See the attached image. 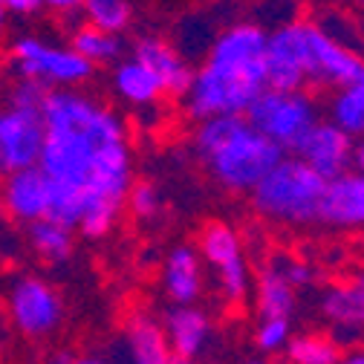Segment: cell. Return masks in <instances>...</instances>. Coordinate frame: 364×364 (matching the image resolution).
Instances as JSON below:
<instances>
[{
  "instance_id": "1",
  "label": "cell",
  "mask_w": 364,
  "mask_h": 364,
  "mask_svg": "<svg viewBox=\"0 0 364 364\" xmlns=\"http://www.w3.org/2000/svg\"><path fill=\"white\" fill-rule=\"evenodd\" d=\"M43 148L38 168L55 182L84 186L99 151L124 139V122L78 90H50L43 102Z\"/></svg>"
},
{
  "instance_id": "2",
  "label": "cell",
  "mask_w": 364,
  "mask_h": 364,
  "mask_svg": "<svg viewBox=\"0 0 364 364\" xmlns=\"http://www.w3.org/2000/svg\"><path fill=\"white\" fill-rule=\"evenodd\" d=\"M266 90V29L235 23L217 35L205 64L194 73L186 93L194 122L211 116H243Z\"/></svg>"
},
{
  "instance_id": "3",
  "label": "cell",
  "mask_w": 364,
  "mask_h": 364,
  "mask_svg": "<svg viewBox=\"0 0 364 364\" xmlns=\"http://www.w3.org/2000/svg\"><path fill=\"white\" fill-rule=\"evenodd\" d=\"M327 182L301 156L287 154L252 188V203L260 217L287 225H306L318 220V205Z\"/></svg>"
},
{
  "instance_id": "4",
  "label": "cell",
  "mask_w": 364,
  "mask_h": 364,
  "mask_svg": "<svg viewBox=\"0 0 364 364\" xmlns=\"http://www.w3.org/2000/svg\"><path fill=\"white\" fill-rule=\"evenodd\" d=\"M284 156L287 154L275 142H269L263 133H257L243 119L235 127V133H229V139L211 156H205V162L220 186L232 191H252Z\"/></svg>"
},
{
  "instance_id": "5",
  "label": "cell",
  "mask_w": 364,
  "mask_h": 364,
  "mask_svg": "<svg viewBox=\"0 0 364 364\" xmlns=\"http://www.w3.org/2000/svg\"><path fill=\"white\" fill-rule=\"evenodd\" d=\"M243 119L263 133L269 142H275L284 154H295L306 133L318 124V105L306 90H263V93L246 107Z\"/></svg>"
},
{
  "instance_id": "6",
  "label": "cell",
  "mask_w": 364,
  "mask_h": 364,
  "mask_svg": "<svg viewBox=\"0 0 364 364\" xmlns=\"http://www.w3.org/2000/svg\"><path fill=\"white\" fill-rule=\"evenodd\" d=\"M9 67L15 78L38 81L47 90H75L93 78V64L84 61L70 47H53L43 38L21 35L9 47Z\"/></svg>"
},
{
  "instance_id": "7",
  "label": "cell",
  "mask_w": 364,
  "mask_h": 364,
  "mask_svg": "<svg viewBox=\"0 0 364 364\" xmlns=\"http://www.w3.org/2000/svg\"><path fill=\"white\" fill-rule=\"evenodd\" d=\"M43 148V113L35 107H0V176L32 168Z\"/></svg>"
},
{
  "instance_id": "8",
  "label": "cell",
  "mask_w": 364,
  "mask_h": 364,
  "mask_svg": "<svg viewBox=\"0 0 364 364\" xmlns=\"http://www.w3.org/2000/svg\"><path fill=\"white\" fill-rule=\"evenodd\" d=\"M306 84V21H289L266 32V87L304 90Z\"/></svg>"
},
{
  "instance_id": "9",
  "label": "cell",
  "mask_w": 364,
  "mask_h": 364,
  "mask_svg": "<svg viewBox=\"0 0 364 364\" xmlns=\"http://www.w3.org/2000/svg\"><path fill=\"white\" fill-rule=\"evenodd\" d=\"M9 309L15 327L29 338H47L64 321L61 295L41 278H18L9 295Z\"/></svg>"
},
{
  "instance_id": "10",
  "label": "cell",
  "mask_w": 364,
  "mask_h": 364,
  "mask_svg": "<svg viewBox=\"0 0 364 364\" xmlns=\"http://www.w3.org/2000/svg\"><path fill=\"white\" fill-rule=\"evenodd\" d=\"M203 257L214 266L220 289L229 301H243L249 292V266L243 260V246L232 225L208 223L200 235Z\"/></svg>"
},
{
  "instance_id": "11",
  "label": "cell",
  "mask_w": 364,
  "mask_h": 364,
  "mask_svg": "<svg viewBox=\"0 0 364 364\" xmlns=\"http://www.w3.org/2000/svg\"><path fill=\"white\" fill-rule=\"evenodd\" d=\"M364 61L336 41L327 29L306 21V81L347 87L358 78Z\"/></svg>"
},
{
  "instance_id": "12",
  "label": "cell",
  "mask_w": 364,
  "mask_h": 364,
  "mask_svg": "<svg viewBox=\"0 0 364 364\" xmlns=\"http://www.w3.org/2000/svg\"><path fill=\"white\" fill-rule=\"evenodd\" d=\"M47 197H50V179L38 165L0 176V211L12 223L29 225L35 220H43Z\"/></svg>"
},
{
  "instance_id": "13",
  "label": "cell",
  "mask_w": 364,
  "mask_h": 364,
  "mask_svg": "<svg viewBox=\"0 0 364 364\" xmlns=\"http://www.w3.org/2000/svg\"><path fill=\"white\" fill-rule=\"evenodd\" d=\"M353 148L355 145L344 130H338L333 122H318L292 156H301L324 182H330L353 168Z\"/></svg>"
},
{
  "instance_id": "14",
  "label": "cell",
  "mask_w": 364,
  "mask_h": 364,
  "mask_svg": "<svg viewBox=\"0 0 364 364\" xmlns=\"http://www.w3.org/2000/svg\"><path fill=\"white\" fill-rule=\"evenodd\" d=\"M133 58L142 61L159 78L165 96L186 99L188 87L194 81V70L186 64V58H182L168 41H162L156 35L139 38V41H136V47H133Z\"/></svg>"
},
{
  "instance_id": "15",
  "label": "cell",
  "mask_w": 364,
  "mask_h": 364,
  "mask_svg": "<svg viewBox=\"0 0 364 364\" xmlns=\"http://www.w3.org/2000/svg\"><path fill=\"white\" fill-rule=\"evenodd\" d=\"M318 220L330 225H364V173L347 171L324 186Z\"/></svg>"
},
{
  "instance_id": "16",
  "label": "cell",
  "mask_w": 364,
  "mask_h": 364,
  "mask_svg": "<svg viewBox=\"0 0 364 364\" xmlns=\"http://www.w3.org/2000/svg\"><path fill=\"white\" fill-rule=\"evenodd\" d=\"M165 341L171 347V353L176 358H197L205 344H208V336H211V324H208V315L203 309H197L194 304L188 306H173L165 312Z\"/></svg>"
},
{
  "instance_id": "17",
  "label": "cell",
  "mask_w": 364,
  "mask_h": 364,
  "mask_svg": "<svg viewBox=\"0 0 364 364\" xmlns=\"http://www.w3.org/2000/svg\"><path fill=\"white\" fill-rule=\"evenodd\" d=\"M165 292L173 304L188 306L200 298L203 289V275H200V255L194 246H176L171 249L162 272Z\"/></svg>"
},
{
  "instance_id": "18",
  "label": "cell",
  "mask_w": 364,
  "mask_h": 364,
  "mask_svg": "<svg viewBox=\"0 0 364 364\" xmlns=\"http://www.w3.org/2000/svg\"><path fill=\"white\" fill-rule=\"evenodd\" d=\"M127 347L133 364H191L186 358H176L165 341L162 327L148 315H133L127 324Z\"/></svg>"
},
{
  "instance_id": "19",
  "label": "cell",
  "mask_w": 364,
  "mask_h": 364,
  "mask_svg": "<svg viewBox=\"0 0 364 364\" xmlns=\"http://www.w3.org/2000/svg\"><path fill=\"white\" fill-rule=\"evenodd\" d=\"M113 90H116L119 99H124L127 105H136V107L156 105L165 96L159 78L142 61H136L133 55L127 61L116 64V70H113Z\"/></svg>"
},
{
  "instance_id": "20",
  "label": "cell",
  "mask_w": 364,
  "mask_h": 364,
  "mask_svg": "<svg viewBox=\"0 0 364 364\" xmlns=\"http://www.w3.org/2000/svg\"><path fill=\"white\" fill-rule=\"evenodd\" d=\"M70 50L78 53L93 67H105V64H119V58L124 53V41H122V35H110V32L90 26V23H81L70 35Z\"/></svg>"
},
{
  "instance_id": "21",
  "label": "cell",
  "mask_w": 364,
  "mask_h": 364,
  "mask_svg": "<svg viewBox=\"0 0 364 364\" xmlns=\"http://www.w3.org/2000/svg\"><path fill=\"white\" fill-rule=\"evenodd\" d=\"M257 309L260 318H289L295 309V289L284 281L275 263H266L257 275Z\"/></svg>"
},
{
  "instance_id": "22",
  "label": "cell",
  "mask_w": 364,
  "mask_h": 364,
  "mask_svg": "<svg viewBox=\"0 0 364 364\" xmlns=\"http://www.w3.org/2000/svg\"><path fill=\"white\" fill-rule=\"evenodd\" d=\"M26 235L35 255H41L47 263H67L73 257V249H75L73 229H64V225L43 217L26 225Z\"/></svg>"
},
{
  "instance_id": "23",
  "label": "cell",
  "mask_w": 364,
  "mask_h": 364,
  "mask_svg": "<svg viewBox=\"0 0 364 364\" xmlns=\"http://www.w3.org/2000/svg\"><path fill=\"white\" fill-rule=\"evenodd\" d=\"M321 309L336 327H361L364 330V289H358L355 284L327 289Z\"/></svg>"
},
{
  "instance_id": "24",
  "label": "cell",
  "mask_w": 364,
  "mask_h": 364,
  "mask_svg": "<svg viewBox=\"0 0 364 364\" xmlns=\"http://www.w3.org/2000/svg\"><path fill=\"white\" fill-rule=\"evenodd\" d=\"M84 214V191L73 182H55L50 179V197H47V220L64 225V229H78Z\"/></svg>"
},
{
  "instance_id": "25",
  "label": "cell",
  "mask_w": 364,
  "mask_h": 364,
  "mask_svg": "<svg viewBox=\"0 0 364 364\" xmlns=\"http://www.w3.org/2000/svg\"><path fill=\"white\" fill-rule=\"evenodd\" d=\"M81 12H84V23L110 35H122L133 18L127 0H84Z\"/></svg>"
},
{
  "instance_id": "26",
  "label": "cell",
  "mask_w": 364,
  "mask_h": 364,
  "mask_svg": "<svg viewBox=\"0 0 364 364\" xmlns=\"http://www.w3.org/2000/svg\"><path fill=\"white\" fill-rule=\"evenodd\" d=\"M330 122L344 130L350 139L353 136H364V102L355 93V87H338V93L330 102Z\"/></svg>"
},
{
  "instance_id": "27",
  "label": "cell",
  "mask_w": 364,
  "mask_h": 364,
  "mask_svg": "<svg viewBox=\"0 0 364 364\" xmlns=\"http://www.w3.org/2000/svg\"><path fill=\"white\" fill-rule=\"evenodd\" d=\"M292 364H338V344L327 336H295L287 344Z\"/></svg>"
},
{
  "instance_id": "28",
  "label": "cell",
  "mask_w": 364,
  "mask_h": 364,
  "mask_svg": "<svg viewBox=\"0 0 364 364\" xmlns=\"http://www.w3.org/2000/svg\"><path fill=\"white\" fill-rule=\"evenodd\" d=\"M243 122V116H211V119H203L197 133H194V151L200 159L211 156L225 139L229 133H235V127Z\"/></svg>"
},
{
  "instance_id": "29",
  "label": "cell",
  "mask_w": 364,
  "mask_h": 364,
  "mask_svg": "<svg viewBox=\"0 0 364 364\" xmlns=\"http://www.w3.org/2000/svg\"><path fill=\"white\" fill-rule=\"evenodd\" d=\"M124 205L133 211V217L151 220L159 211V191L151 186V182H136V186H130V191H127Z\"/></svg>"
},
{
  "instance_id": "30",
  "label": "cell",
  "mask_w": 364,
  "mask_h": 364,
  "mask_svg": "<svg viewBox=\"0 0 364 364\" xmlns=\"http://www.w3.org/2000/svg\"><path fill=\"white\" fill-rule=\"evenodd\" d=\"M47 93H50V90L43 87V84H38V81H29V78H15V84L9 87V93H6V105L43 110V102H47Z\"/></svg>"
},
{
  "instance_id": "31",
  "label": "cell",
  "mask_w": 364,
  "mask_h": 364,
  "mask_svg": "<svg viewBox=\"0 0 364 364\" xmlns=\"http://www.w3.org/2000/svg\"><path fill=\"white\" fill-rule=\"evenodd\" d=\"M289 318H266L257 327V347L263 353H278L289 344Z\"/></svg>"
},
{
  "instance_id": "32",
  "label": "cell",
  "mask_w": 364,
  "mask_h": 364,
  "mask_svg": "<svg viewBox=\"0 0 364 364\" xmlns=\"http://www.w3.org/2000/svg\"><path fill=\"white\" fill-rule=\"evenodd\" d=\"M278 266V272L284 275V281L295 289V287H306V284H312V278H315V272L306 266V263H301V260H292V257H275L272 260Z\"/></svg>"
},
{
  "instance_id": "33",
  "label": "cell",
  "mask_w": 364,
  "mask_h": 364,
  "mask_svg": "<svg viewBox=\"0 0 364 364\" xmlns=\"http://www.w3.org/2000/svg\"><path fill=\"white\" fill-rule=\"evenodd\" d=\"M0 6L6 9V15L29 18V15H35V12L43 9V0H0Z\"/></svg>"
},
{
  "instance_id": "34",
  "label": "cell",
  "mask_w": 364,
  "mask_h": 364,
  "mask_svg": "<svg viewBox=\"0 0 364 364\" xmlns=\"http://www.w3.org/2000/svg\"><path fill=\"white\" fill-rule=\"evenodd\" d=\"M43 6H47V9H53V12H61V15H67V12H75V9H81V6H84V0H43Z\"/></svg>"
},
{
  "instance_id": "35",
  "label": "cell",
  "mask_w": 364,
  "mask_h": 364,
  "mask_svg": "<svg viewBox=\"0 0 364 364\" xmlns=\"http://www.w3.org/2000/svg\"><path fill=\"white\" fill-rule=\"evenodd\" d=\"M353 171H358V173H364V139L353 148Z\"/></svg>"
},
{
  "instance_id": "36",
  "label": "cell",
  "mask_w": 364,
  "mask_h": 364,
  "mask_svg": "<svg viewBox=\"0 0 364 364\" xmlns=\"http://www.w3.org/2000/svg\"><path fill=\"white\" fill-rule=\"evenodd\" d=\"M73 358H75L73 353H64V350H61V353H53V355L47 358V364H73Z\"/></svg>"
},
{
  "instance_id": "37",
  "label": "cell",
  "mask_w": 364,
  "mask_h": 364,
  "mask_svg": "<svg viewBox=\"0 0 364 364\" xmlns=\"http://www.w3.org/2000/svg\"><path fill=\"white\" fill-rule=\"evenodd\" d=\"M73 364H107V361H102V358H96V355H75Z\"/></svg>"
},
{
  "instance_id": "38",
  "label": "cell",
  "mask_w": 364,
  "mask_h": 364,
  "mask_svg": "<svg viewBox=\"0 0 364 364\" xmlns=\"http://www.w3.org/2000/svg\"><path fill=\"white\" fill-rule=\"evenodd\" d=\"M338 364H364V350L361 353H353L347 358H338Z\"/></svg>"
},
{
  "instance_id": "39",
  "label": "cell",
  "mask_w": 364,
  "mask_h": 364,
  "mask_svg": "<svg viewBox=\"0 0 364 364\" xmlns=\"http://www.w3.org/2000/svg\"><path fill=\"white\" fill-rule=\"evenodd\" d=\"M6 23H9V15L4 6H0V43H4V35H6Z\"/></svg>"
},
{
  "instance_id": "40",
  "label": "cell",
  "mask_w": 364,
  "mask_h": 364,
  "mask_svg": "<svg viewBox=\"0 0 364 364\" xmlns=\"http://www.w3.org/2000/svg\"><path fill=\"white\" fill-rule=\"evenodd\" d=\"M350 87H355V93H358V96H361V102H364V70L358 73V78H355Z\"/></svg>"
},
{
  "instance_id": "41",
  "label": "cell",
  "mask_w": 364,
  "mask_h": 364,
  "mask_svg": "<svg viewBox=\"0 0 364 364\" xmlns=\"http://www.w3.org/2000/svg\"><path fill=\"white\" fill-rule=\"evenodd\" d=\"M4 99H6V93H4V73H0V107H4Z\"/></svg>"
},
{
  "instance_id": "42",
  "label": "cell",
  "mask_w": 364,
  "mask_h": 364,
  "mask_svg": "<svg viewBox=\"0 0 364 364\" xmlns=\"http://www.w3.org/2000/svg\"><path fill=\"white\" fill-rule=\"evenodd\" d=\"M355 287H358V289H364V272H361V275L355 278Z\"/></svg>"
},
{
  "instance_id": "43",
  "label": "cell",
  "mask_w": 364,
  "mask_h": 364,
  "mask_svg": "<svg viewBox=\"0 0 364 364\" xmlns=\"http://www.w3.org/2000/svg\"><path fill=\"white\" fill-rule=\"evenodd\" d=\"M249 364H263V361H249Z\"/></svg>"
},
{
  "instance_id": "44",
  "label": "cell",
  "mask_w": 364,
  "mask_h": 364,
  "mask_svg": "<svg viewBox=\"0 0 364 364\" xmlns=\"http://www.w3.org/2000/svg\"><path fill=\"white\" fill-rule=\"evenodd\" d=\"M361 4H364V0H361Z\"/></svg>"
},
{
  "instance_id": "45",
  "label": "cell",
  "mask_w": 364,
  "mask_h": 364,
  "mask_svg": "<svg viewBox=\"0 0 364 364\" xmlns=\"http://www.w3.org/2000/svg\"><path fill=\"white\" fill-rule=\"evenodd\" d=\"M0 214H4V211H0Z\"/></svg>"
}]
</instances>
